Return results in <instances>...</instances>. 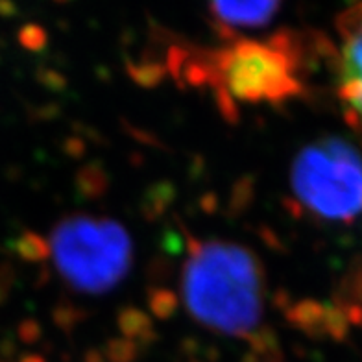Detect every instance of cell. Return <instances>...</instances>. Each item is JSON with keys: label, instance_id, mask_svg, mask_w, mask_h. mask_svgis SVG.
<instances>
[{"label": "cell", "instance_id": "1", "mask_svg": "<svg viewBox=\"0 0 362 362\" xmlns=\"http://www.w3.org/2000/svg\"><path fill=\"white\" fill-rule=\"evenodd\" d=\"M183 305L204 327L235 339H261L267 276L243 244L224 238L189 243L180 276Z\"/></svg>", "mask_w": 362, "mask_h": 362}, {"label": "cell", "instance_id": "2", "mask_svg": "<svg viewBox=\"0 0 362 362\" xmlns=\"http://www.w3.org/2000/svg\"><path fill=\"white\" fill-rule=\"evenodd\" d=\"M185 72L192 83L209 87L224 110L285 104L303 90L298 50L286 35L229 39L187 59Z\"/></svg>", "mask_w": 362, "mask_h": 362}, {"label": "cell", "instance_id": "3", "mask_svg": "<svg viewBox=\"0 0 362 362\" xmlns=\"http://www.w3.org/2000/svg\"><path fill=\"white\" fill-rule=\"evenodd\" d=\"M45 248L62 281L81 294L111 291L134 261L132 238L117 220L83 213L57 222Z\"/></svg>", "mask_w": 362, "mask_h": 362}, {"label": "cell", "instance_id": "4", "mask_svg": "<svg viewBox=\"0 0 362 362\" xmlns=\"http://www.w3.org/2000/svg\"><path fill=\"white\" fill-rule=\"evenodd\" d=\"M291 192L300 213L329 224L362 218V156L339 137L301 148L291 167Z\"/></svg>", "mask_w": 362, "mask_h": 362}, {"label": "cell", "instance_id": "5", "mask_svg": "<svg viewBox=\"0 0 362 362\" xmlns=\"http://www.w3.org/2000/svg\"><path fill=\"white\" fill-rule=\"evenodd\" d=\"M337 93L353 119L362 124V4L339 19Z\"/></svg>", "mask_w": 362, "mask_h": 362}, {"label": "cell", "instance_id": "6", "mask_svg": "<svg viewBox=\"0 0 362 362\" xmlns=\"http://www.w3.org/2000/svg\"><path fill=\"white\" fill-rule=\"evenodd\" d=\"M279 2H216L209 6V17L224 39L238 37L243 30H255L267 26L277 15Z\"/></svg>", "mask_w": 362, "mask_h": 362}, {"label": "cell", "instance_id": "7", "mask_svg": "<svg viewBox=\"0 0 362 362\" xmlns=\"http://www.w3.org/2000/svg\"><path fill=\"white\" fill-rule=\"evenodd\" d=\"M262 355H259V357L253 358L252 362H281L279 358L276 357V355H270V351H267V346H264V349H262Z\"/></svg>", "mask_w": 362, "mask_h": 362}]
</instances>
